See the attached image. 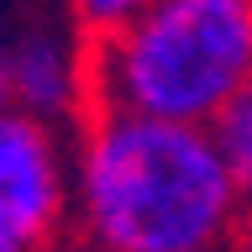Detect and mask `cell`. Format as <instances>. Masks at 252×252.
<instances>
[{
	"label": "cell",
	"instance_id": "1",
	"mask_svg": "<svg viewBox=\"0 0 252 252\" xmlns=\"http://www.w3.org/2000/svg\"><path fill=\"white\" fill-rule=\"evenodd\" d=\"M74 226L100 252H236L252 231L210 126L94 105L74 126Z\"/></svg>",
	"mask_w": 252,
	"mask_h": 252
},
{
	"label": "cell",
	"instance_id": "2",
	"mask_svg": "<svg viewBox=\"0 0 252 252\" xmlns=\"http://www.w3.org/2000/svg\"><path fill=\"white\" fill-rule=\"evenodd\" d=\"M94 105L216 126L252 84V0H158L90 47Z\"/></svg>",
	"mask_w": 252,
	"mask_h": 252
},
{
	"label": "cell",
	"instance_id": "3",
	"mask_svg": "<svg viewBox=\"0 0 252 252\" xmlns=\"http://www.w3.org/2000/svg\"><path fill=\"white\" fill-rule=\"evenodd\" d=\"M74 210V142L27 110H0V231L53 247Z\"/></svg>",
	"mask_w": 252,
	"mask_h": 252
},
{
	"label": "cell",
	"instance_id": "4",
	"mask_svg": "<svg viewBox=\"0 0 252 252\" xmlns=\"http://www.w3.org/2000/svg\"><path fill=\"white\" fill-rule=\"evenodd\" d=\"M90 47L68 21H27L11 32V105L47 126H79L94 110Z\"/></svg>",
	"mask_w": 252,
	"mask_h": 252
},
{
	"label": "cell",
	"instance_id": "5",
	"mask_svg": "<svg viewBox=\"0 0 252 252\" xmlns=\"http://www.w3.org/2000/svg\"><path fill=\"white\" fill-rule=\"evenodd\" d=\"M210 131H216V147H220L236 189H242V205H247V216H252V84L220 110V121Z\"/></svg>",
	"mask_w": 252,
	"mask_h": 252
},
{
	"label": "cell",
	"instance_id": "6",
	"mask_svg": "<svg viewBox=\"0 0 252 252\" xmlns=\"http://www.w3.org/2000/svg\"><path fill=\"white\" fill-rule=\"evenodd\" d=\"M158 0H63V16H68V27L84 32L90 42H105L116 37L121 27H131L137 16H147Z\"/></svg>",
	"mask_w": 252,
	"mask_h": 252
},
{
	"label": "cell",
	"instance_id": "7",
	"mask_svg": "<svg viewBox=\"0 0 252 252\" xmlns=\"http://www.w3.org/2000/svg\"><path fill=\"white\" fill-rule=\"evenodd\" d=\"M11 105V37H0V110Z\"/></svg>",
	"mask_w": 252,
	"mask_h": 252
},
{
	"label": "cell",
	"instance_id": "8",
	"mask_svg": "<svg viewBox=\"0 0 252 252\" xmlns=\"http://www.w3.org/2000/svg\"><path fill=\"white\" fill-rule=\"evenodd\" d=\"M0 252H47V247H32V242H21V236L0 231Z\"/></svg>",
	"mask_w": 252,
	"mask_h": 252
},
{
	"label": "cell",
	"instance_id": "9",
	"mask_svg": "<svg viewBox=\"0 0 252 252\" xmlns=\"http://www.w3.org/2000/svg\"><path fill=\"white\" fill-rule=\"evenodd\" d=\"M47 252H100V247H90V242H79V236H74V242H53Z\"/></svg>",
	"mask_w": 252,
	"mask_h": 252
},
{
	"label": "cell",
	"instance_id": "10",
	"mask_svg": "<svg viewBox=\"0 0 252 252\" xmlns=\"http://www.w3.org/2000/svg\"><path fill=\"white\" fill-rule=\"evenodd\" d=\"M236 252H252V231H247V236H242V247H236Z\"/></svg>",
	"mask_w": 252,
	"mask_h": 252
}]
</instances>
